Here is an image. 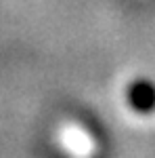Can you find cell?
<instances>
[{
  "instance_id": "1",
  "label": "cell",
  "mask_w": 155,
  "mask_h": 158,
  "mask_svg": "<svg viewBox=\"0 0 155 158\" xmlns=\"http://www.w3.org/2000/svg\"><path fill=\"white\" fill-rule=\"evenodd\" d=\"M126 99L130 103V108L138 114H149L155 110V85L151 80H134L126 89Z\"/></svg>"
}]
</instances>
